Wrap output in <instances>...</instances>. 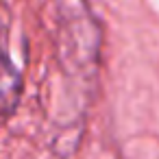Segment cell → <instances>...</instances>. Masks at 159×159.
<instances>
[{"label": "cell", "instance_id": "1", "mask_svg": "<svg viewBox=\"0 0 159 159\" xmlns=\"http://www.w3.org/2000/svg\"><path fill=\"white\" fill-rule=\"evenodd\" d=\"M20 94V74L5 52H0V116L7 113Z\"/></svg>", "mask_w": 159, "mask_h": 159}]
</instances>
